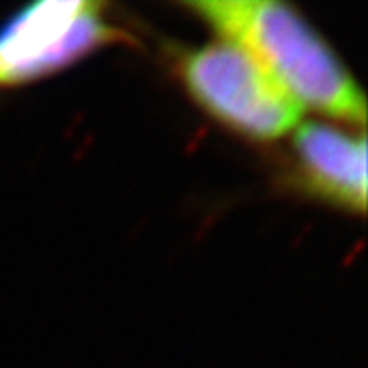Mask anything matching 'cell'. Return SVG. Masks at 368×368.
<instances>
[{"label": "cell", "mask_w": 368, "mask_h": 368, "mask_svg": "<svg viewBox=\"0 0 368 368\" xmlns=\"http://www.w3.org/2000/svg\"><path fill=\"white\" fill-rule=\"evenodd\" d=\"M183 6L217 37L250 51L303 111L311 109L365 131V92L295 6L276 0H192Z\"/></svg>", "instance_id": "1"}, {"label": "cell", "mask_w": 368, "mask_h": 368, "mask_svg": "<svg viewBox=\"0 0 368 368\" xmlns=\"http://www.w3.org/2000/svg\"><path fill=\"white\" fill-rule=\"evenodd\" d=\"M178 78L188 96L223 127L254 141H275L301 123V104L235 42L217 37L184 51Z\"/></svg>", "instance_id": "2"}, {"label": "cell", "mask_w": 368, "mask_h": 368, "mask_svg": "<svg viewBox=\"0 0 368 368\" xmlns=\"http://www.w3.org/2000/svg\"><path fill=\"white\" fill-rule=\"evenodd\" d=\"M94 0H46L21 8L0 25V91L47 78L91 53L131 44Z\"/></svg>", "instance_id": "3"}, {"label": "cell", "mask_w": 368, "mask_h": 368, "mask_svg": "<svg viewBox=\"0 0 368 368\" xmlns=\"http://www.w3.org/2000/svg\"><path fill=\"white\" fill-rule=\"evenodd\" d=\"M295 176L309 194L350 213L367 211V138L307 121L293 136Z\"/></svg>", "instance_id": "4"}]
</instances>
